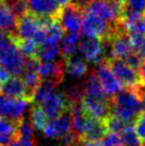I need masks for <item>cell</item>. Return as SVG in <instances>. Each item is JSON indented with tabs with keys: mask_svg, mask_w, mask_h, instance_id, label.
<instances>
[{
	"mask_svg": "<svg viewBox=\"0 0 145 146\" xmlns=\"http://www.w3.org/2000/svg\"><path fill=\"white\" fill-rule=\"evenodd\" d=\"M0 64L7 70L11 76L21 77L25 66V56L12 41L7 47L0 51Z\"/></svg>",
	"mask_w": 145,
	"mask_h": 146,
	"instance_id": "obj_4",
	"label": "cell"
},
{
	"mask_svg": "<svg viewBox=\"0 0 145 146\" xmlns=\"http://www.w3.org/2000/svg\"><path fill=\"white\" fill-rule=\"evenodd\" d=\"M101 142L103 146H123L119 134L109 131L105 133V137L101 139Z\"/></svg>",
	"mask_w": 145,
	"mask_h": 146,
	"instance_id": "obj_34",
	"label": "cell"
},
{
	"mask_svg": "<svg viewBox=\"0 0 145 146\" xmlns=\"http://www.w3.org/2000/svg\"><path fill=\"white\" fill-rule=\"evenodd\" d=\"M55 1H56V3L58 4L60 7H64V6L68 5L69 3H71L72 0H55Z\"/></svg>",
	"mask_w": 145,
	"mask_h": 146,
	"instance_id": "obj_40",
	"label": "cell"
},
{
	"mask_svg": "<svg viewBox=\"0 0 145 146\" xmlns=\"http://www.w3.org/2000/svg\"><path fill=\"white\" fill-rule=\"evenodd\" d=\"M83 96L93 100H103V102H110V98L105 94L103 90L95 72H91L87 76V80L83 82Z\"/></svg>",
	"mask_w": 145,
	"mask_h": 146,
	"instance_id": "obj_17",
	"label": "cell"
},
{
	"mask_svg": "<svg viewBox=\"0 0 145 146\" xmlns=\"http://www.w3.org/2000/svg\"><path fill=\"white\" fill-rule=\"evenodd\" d=\"M48 120L49 117L45 113L43 108L38 104H33L31 110H30V121L33 124V126L38 130L42 131Z\"/></svg>",
	"mask_w": 145,
	"mask_h": 146,
	"instance_id": "obj_25",
	"label": "cell"
},
{
	"mask_svg": "<svg viewBox=\"0 0 145 146\" xmlns=\"http://www.w3.org/2000/svg\"><path fill=\"white\" fill-rule=\"evenodd\" d=\"M2 1L15 14L17 18L28 13V6L26 0H2Z\"/></svg>",
	"mask_w": 145,
	"mask_h": 146,
	"instance_id": "obj_31",
	"label": "cell"
},
{
	"mask_svg": "<svg viewBox=\"0 0 145 146\" xmlns=\"http://www.w3.org/2000/svg\"><path fill=\"white\" fill-rule=\"evenodd\" d=\"M97 65L99 66H97V69L95 70V73L97 75V79H99V83H101V88L105 90V94L109 98H111L124 87L117 80L113 72L111 71L107 60L105 59Z\"/></svg>",
	"mask_w": 145,
	"mask_h": 146,
	"instance_id": "obj_11",
	"label": "cell"
},
{
	"mask_svg": "<svg viewBox=\"0 0 145 146\" xmlns=\"http://www.w3.org/2000/svg\"><path fill=\"white\" fill-rule=\"evenodd\" d=\"M59 45H40L37 52V58L40 61H57L60 56Z\"/></svg>",
	"mask_w": 145,
	"mask_h": 146,
	"instance_id": "obj_27",
	"label": "cell"
},
{
	"mask_svg": "<svg viewBox=\"0 0 145 146\" xmlns=\"http://www.w3.org/2000/svg\"><path fill=\"white\" fill-rule=\"evenodd\" d=\"M16 138L15 122L0 116V145L6 146Z\"/></svg>",
	"mask_w": 145,
	"mask_h": 146,
	"instance_id": "obj_22",
	"label": "cell"
},
{
	"mask_svg": "<svg viewBox=\"0 0 145 146\" xmlns=\"http://www.w3.org/2000/svg\"><path fill=\"white\" fill-rule=\"evenodd\" d=\"M79 38L81 37L77 32H68V34L64 35L61 39V45L59 47H60V54L64 61L77 55V52L79 51Z\"/></svg>",
	"mask_w": 145,
	"mask_h": 146,
	"instance_id": "obj_20",
	"label": "cell"
},
{
	"mask_svg": "<svg viewBox=\"0 0 145 146\" xmlns=\"http://www.w3.org/2000/svg\"><path fill=\"white\" fill-rule=\"evenodd\" d=\"M29 102L25 98H16L0 94V116L11 121L23 117Z\"/></svg>",
	"mask_w": 145,
	"mask_h": 146,
	"instance_id": "obj_10",
	"label": "cell"
},
{
	"mask_svg": "<svg viewBox=\"0 0 145 146\" xmlns=\"http://www.w3.org/2000/svg\"><path fill=\"white\" fill-rule=\"evenodd\" d=\"M59 86L56 82L51 81V80H41L38 87L36 88L35 92L33 96V104H40L46 96H48L52 92L56 90Z\"/></svg>",
	"mask_w": 145,
	"mask_h": 146,
	"instance_id": "obj_23",
	"label": "cell"
},
{
	"mask_svg": "<svg viewBox=\"0 0 145 146\" xmlns=\"http://www.w3.org/2000/svg\"><path fill=\"white\" fill-rule=\"evenodd\" d=\"M107 132V130L105 121L87 115L81 139L91 141H101Z\"/></svg>",
	"mask_w": 145,
	"mask_h": 146,
	"instance_id": "obj_16",
	"label": "cell"
},
{
	"mask_svg": "<svg viewBox=\"0 0 145 146\" xmlns=\"http://www.w3.org/2000/svg\"><path fill=\"white\" fill-rule=\"evenodd\" d=\"M141 146H142V145H141ZM144 146H145V145H144Z\"/></svg>",
	"mask_w": 145,
	"mask_h": 146,
	"instance_id": "obj_44",
	"label": "cell"
},
{
	"mask_svg": "<svg viewBox=\"0 0 145 146\" xmlns=\"http://www.w3.org/2000/svg\"><path fill=\"white\" fill-rule=\"evenodd\" d=\"M120 139L122 141L123 146H141L142 142L139 139V137L137 136L134 129L133 125H131V123L127 124L122 131L119 133Z\"/></svg>",
	"mask_w": 145,
	"mask_h": 146,
	"instance_id": "obj_28",
	"label": "cell"
},
{
	"mask_svg": "<svg viewBox=\"0 0 145 146\" xmlns=\"http://www.w3.org/2000/svg\"><path fill=\"white\" fill-rule=\"evenodd\" d=\"M110 1L114 2V3L118 4V5H120V6H122L124 2H125V0H110Z\"/></svg>",
	"mask_w": 145,
	"mask_h": 146,
	"instance_id": "obj_41",
	"label": "cell"
},
{
	"mask_svg": "<svg viewBox=\"0 0 145 146\" xmlns=\"http://www.w3.org/2000/svg\"><path fill=\"white\" fill-rule=\"evenodd\" d=\"M6 146H36V142L35 140H24V139L16 137Z\"/></svg>",
	"mask_w": 145,
	"mask_h": 146,
	"instance_id": "obj_35",
	"label": "cell"
},
{
	"mask_svg": "<svg viewBox=\"0 0 145 146\" xmlns=\"http://www.w3.org/2000/svg\"><path fill=\"white\" fill-rule=\"evenodd\" d=\"M133 51L145 60V35L138 33H128Z\"/></svg>",
	"mask_w": 145,
	"mask_h": 146,
	"instance_id": "obj_30",
	"label": "cell"
},
{
	"mask_svg": "<svg viewBox=\"0 0 145 146\" xmlns=\"http://www.w3.org/2000/svg\"><path fill=\"white\" fill-rule=\"evenodd\" d=\"M138 74H139L141 85L145 86V60H143L142 64L140 65L139 69H138Z\"/></svg>",
	"mask_w": 145,
	"mask_h": 146,
	"instance_id": "obj_39",
	"label": "cell"
},
{
	"mask_svg": "<svg viewBox=\"0 0 145 146\" xmlns=\"http://www.w3.org/2000/svg\"><path fill=\"white\" fill-rule=\"evenodd\" d=\"M28 12L39 18H53L56 19L60 10V6L55 0H26Z\"/></svg>",
	"mask_w": 145,
	"mask_h": 146,
	"instance_id": "obj_13",
	"label": "cell"
},
{
	"mask_svg": "<svg viewBox=\"0 0 145 146\" xmlns=\"http://www.w3.org/2000/svg\"><path fill=\"white\" fill-rule=\"evenodd\" d=\"M16 137L24 140H35L34 139V126L31 121L22 117L21 119L15 121Z\"/></svg>",
	"mask_w": 145,
	"mask_h": 146,
	"instance_id": "obj_24",
	"label": "cell"
},
{
	"mask_svg": "<svg viewBox=\"0 0 145 146\" xmlns=\"http://www.w3.org/2000/svg\"><path fill=\"white\" fill-rule=\"evenodd\" d=\"M13 41L17 45L18 49L25 57H37L39 44L32 39H21V38H13Z\"/></svg>",
	"mask_w": 145,
	"mask_h": 146,
	"instance_id": "obj_26",
	"label": "cell"
},
{
	"mask_svg": "<svg viewBox=\"0 0 145 146\" xmlns=\"http://www.w3.org/2000/svg\"><path fill=\"white\" fill-rule=\"evenodd\" d=\"M121 8L122 6L110 0H93L83 9L91 12L110 24H116L120 22Z\"/></svg>",
	"mask_w": 145,
	"mask_h": 146,
	"instance_id": "obj_9",
	"label": "cell"
},
{
	"mask_svg": "<svg viewBox=\"0 0 145 146\" xmlns=\"http://www.w3.org/2000/svg\"><path fill=\"white\" fill-rule=\"evenodd\" d=\"M105 60L111 71L123 87H137L141 84L138 71L133 69L124 60L117 58H109Z\"/></svg>",
	"mask_w": 145,
	"mask_h": 146,
	"instance_id": "obj_5",
	"label": "cell"
},
{
	"mask_svg": "<svg viewBox=\"0 0 145 146\" xmlns=\"http://www.w3.org/2000/svg\"><path fill=\"white\" fill-rule=\"evenodd\" d=\"M72 146H103L101 141H91L79 138Z\"/></svg>",
	"mask_w": 145,
	"mask_h": 146,
	"instance_id": "obj_37",
	"label": "cell"
},
{
	"mask_svg": "<svg viewBox=\"0 0 145 146\" xmlns=\"http://www.w3.org/2000/svg\"><path fill=\"white\" fill-rule=\"evenodd\" d=\"M81 108L87 115L105 121L110 114V102H103L83 96L81 102Z\"/></svg>",
	"mask_w": 145,
	"mask_h": 146,
	"instance_id": "obj_15",
	"label": "cell"
},
{
	"mask_svg": "<svg viewBox=\"0 0 145 146\" xmlns=\"http://www.w3.org/2000/svg\"><path fill=\"white\" fill-rule=\"evenodd\" d=\"M64 94L70 104L81 102L83 98V82L73 84L67 87Z\"/></svg>",
	"mask_w": 145,
	"mask_h": 146,
	"instance_id": "obj_29",
	"label": "cell"
},
{
	"mask_svg": "<svg viewBox=\"0 0 145 146\" xmlns=\"http://www.w3.org/2000/svg\"><path fill=\"white\" fill-rule=\"evenodd\" d=\"M13 38L32 39L41 45L44 39V28L41 18L29 12L18 17Z\"/></svg>",
	"mask_w": 145,
	"mask_h": 146,
	"instance_id": "obj_3",
	"label": "cell"
},
{
	"mask_svg": "<svg viewBox=\"0 0 145 146\" xmlns=\"http://www.w3.org/2000/svg\"><path fill=\"white\" fill-rule=\"evenodd\" d=\"M83 8L71 2L68 5L60 8L56 20L65 32H79L83 20Z\"/></svg>",
	"mask_w": 145,
	"mask_h": 146,
	"instance_id": "obj_7",
	"label": "cell"
},
{
	"mask_svg": "<svg viewBox=\"0 0 145 146\" xmlns=\"http://www.w3.org/2000/svg\"><path fill=\"white\" fill-rule=\"evenodd\" d=\"M123 28L127 33H138L145 35V16L137 18L131 23L124 25Z\"/></svg>",
	"mask_w": 145,
	"mask_h": 146,
	"instance_id": "obj_32",
	"label": "cell"
},
{
	"mask_svg": "<svg viewBox=\"0 0 145 146\" xmlns=\"http://www.w3.org/2000/svg\"><path fill=\"white\" fill-rule=\"evenodd\" d=\"M91 1H93V0H89V2H91Z\"/></svg>",
	"mask_w": 145,
	"mask_h": 146,
	"instance_id": "obj_42",
	"label": "cell"
},
{
	"mask_svg": "<svg viewBox=\"0 0 145 146\" xmlns=\"http://www.w3.org/2000/svg\"><path fill=\"white\" fill-rule=\"evenodd\" d=\"M64 66L65 73L68 74L69 77L73 80H79L85 77L89 71L87 62L83 58H79L77 56L65 60Z\"/></svg>",
	"mask_w": 145,
	"mask_h": 146,
	"instance_id": "obj_19",
	"label": "cell"
},
{
	"mask_svg": "<svg viewBox=\"0 0 145 146\" xmlns=\"http://www.w3.org/2000/svg\"><path fill=\"white\" fill-rule=\"evenodd\" d=\"M16 23L17 17L15 14L6 6L2 0H0V31L13 37L15 34Z\"/></svg>",
	"mask_w": 145,
	"mask_h": 146,
	"instance_id": "obj_21",
	"label": "cell"
},
{
	"mask_svg": "<svg viewBox=\"0 0 145 146\" xmlns=\"http://www.w3.org/2000/svg\"><path fill=\"white\" fill-rule=\"evenodd\" d=\"M79 52L87 63L97 65L105 60V50L101 39L83 36L79 41Z\"/></svg>",
	"mask_w": 145,
	"mask_h": 146,
	"instance_id": "obj_6",
	"label": "cell"
},
{
	"mask_svg": "<svg viewBox=\"0 0 145 146\" xmlns=\"http://www.w3.org/2000/svg\"><path fill=\"white\" fill-rule=\"evenodd\" d=\"M141 112V98L137 87H124L110 98V113L125 122L132 123Z\"/></svg>",
	"mask_w": 145,
	"mask_h": 146,
	"instance_id": "obj_1",
	"label": "cell"
},
{
	"mask_svg": "<svg viewBox=\"0 0 145 146\" xmlns=\"http://www.w3.org/2000/svg\"><path fill=\"white\" fill-rule=\"evenodd\" d=\"M133 127L141 142H145V113H139L133 121Z\"/></svg>",
	"mask_w": 145,
	"mask_h": 146,
	"instance_id": "obj_33",
	"label": "cell"
},
{
	"mask_svg": "<svg viewBox=\"0 0 145 146\" xmlns=\"http://www.w3.org/2000/svg\"><path fill=\"white\" fill-rule=\"evenodd\" d=\"M73 131L71 108L60 115L50 118L43 128L42 132L45 137L51 139H62L64 136Z\"/></svg>",
	"mask_w": 145,
	"mask_h": 146,
	"instance_id": "obj_8",
	"label": "cell"
},
{
	"mask_svg": "<svg viewBox=\"0 0 145 146\" xmlns=\"http://www.w3.org/2000/svg\"><path fill=\"white\" fill-rule=\"evenodd\" d=\"M38 104L43 108L49 119L60 115L71 108V104L67 100L64 92L62 94L56 90L51 92Z\"/></svg>",
	"mask_w": 145,
	"mask_h": 146,
	"instance_id": "obj_12",
	"label": "cell"
},
{
	"mask_svg": "<svg viewBox=\"0 0 145 146\" xmlns=\"http://www.w3.org/2000/svg\"><path fill=\"white\" fill-rule=\"evenodd\" d=\"M10 77H11V75H10L9 72L0 64V86L5 83Z\"/></svg>",
	"mask_w": 145,
	"mask_h": 146,
	"instance_id": "obj_38",
	"label": "cell"
},
{
	"mask_svg": "<svg viewBox=\"0 0 145 146\" xmlns=\"http://www.w3.org/2000/svg\"><path fill=\"white\" fill-rule=\"evenodd\" d=\"M0 94L10 98H25L27 100V92L23 81L20 77H10L4 84L0 86Z\"/></svg>",
	"mask_w": 145,
	"mask_h": 146,
	"instance_id": "obj_18",
	"label": "cell"
},
{
	"mask_svg": "<svg viewBox=\"0 0 145 146\" xmlns=\"http://www.w3.org/2000/svg\"><path fill=\"white\" fill-rule=\"evenodd\" d=\"M0 146H2V145H0Z\"/></svg>",
	"mask_w": 145,
	"mask_h": 146,
	"instance_id": "obj_43",
	"label": "cell"
},
{
	"mask_svg": "<svg viewBox=\"0 0 145 146\" xmlns=\"http://www.w3.org/2000/svg\"><path fill=\"white\" fill-rule=\"evenodd\" d=\"M12 41H13V39H12V37L10 35L0 31V51L3 50L5 47H7Z\"/></svg>",
	"mask_w": 145,
	"mask_h": 146,
	"instance_id": "obj_36",
	"label": "cell"
},
{
	"mask_svg": "<svg viewBox=\"0 0 145 146\" xmlns=\"http://www.w3.org/2000/svg\"><path fill=\"white\" fill-rule=\"evenodd\" d=\"M38 74L41 80H51L60 85L64 80L65 66L63 61H40Z\"/></svg>",
	"mask_w": 145,
	"mask_h": 146,
	"instance_id": "obj_14",
	"label": "cell"
},
{
	"mask_svg": "<svg viewBox=\"0 0 145 146\" xmlns=\"http://www.w3.org/2000/svg\"><path fill=\"white\" fill-rule=\"evenodd\" d=\"M121 25L122 24L120 22L116 24H110L91 12L85 9L83 10L81 31L83 36L95 37L101 40H105L110 38L121 27Z\"/></svg>",
	"mask_w": 145,
	"mask_h": 146,
	"instance_id": "obj_2",
	"label": "cell"
}]
</instances>
